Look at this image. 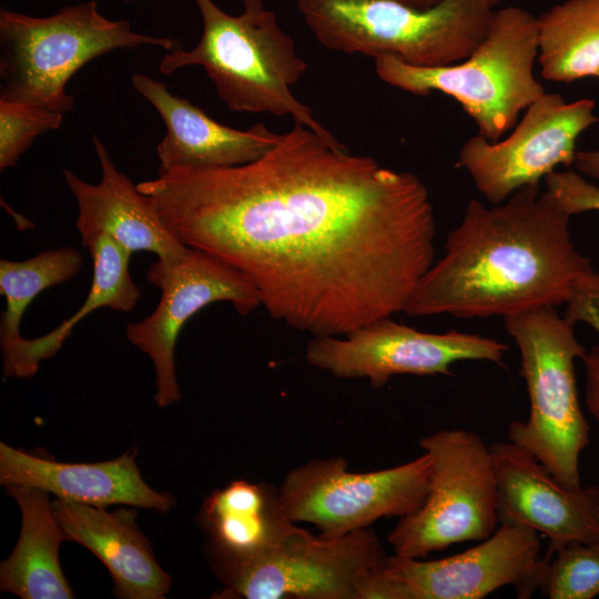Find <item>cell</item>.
<instances>
[{"instance_id":"obj_1","label":"cell","mask_w":599,"mask_h":599,"mask_svg":"<svg viewBox=\"0 0 599 599\" xmlns=\"http://www.w3.org/2000/svg\"><path fill=\"white\" fill-rule=\"evenodd\" d=\"M171 232L241 272L268 314L339 336L403 312L434 264L428 190L296 124L262 158L136 184Z\"/></svg>"},{"instance_id":"obj_2","label":"cell","mask_w":599,"mask_h":599,"mask_svg":"<svg viewBox=\"0 0 599 599\" xmlns=\"http://www.w3.org/2000/svg\"><path fill=\"white\" fill-rule=\"evenodd\" d=\"M570 216L539 184L491 207L469 201L444 256L419 280L403 313L488 318L566 305V318L599 334V271L576 250Z\"/></svg>"},{"instance_id":"obj_3","label":"cell","mask_w":599,"mask_h":599,"mask_svg":"<svg viewBox=\"0 0 599 599\" xmlns=\"http://www.w3.org/2000/svg\"><path fill=\"white\" fill-rule=\"evenodd\" d=\"M193 1L202 18L201 38L191 50L180 47L169 51L159 64L162 74L201 65L229 110L291 115L296 124L325 141L342 144L315 119L312 109L294 97L292 88L307 64L263 0H242L238 16L226 13L213 0Z\"/></svg>"},{"instance_id":"obj_4","label":"cell","mask_w":599,"mask_h":599,"mask_svg":"<svg viewBox=\"0 0 599 599\" xmlns=\"http://www.w3.org/2000/svg\"><path fill=\"white\" fill-rule=\"evenodd\" d=\"M537 18L526 9L494 11L481 42L460 62L436 68L410 65L394 55L375 58L377 77L415 95L433 91L454 98L478 134L498 141L546 91L535 78Z\"/></svg>"},{"instance_id":"obj_5","label":"cell","mask_w":599,"mask_h":599,"mask_svg":"<svg viewBox=\"0 0 599 599\" xmlns=\"http://www.w3.org/2000/svg\"><path fill=\"white\" fill-rule=\"evenodd\" d=\"M296 6L325 48L374 59L389 54L420 68L466 59L494 16L480 0H444L429 9L394 0H296Z\"/></svg>"},{"instance_id":"obj_6","label":"cell","mask_w":599,"mask_h":599,"mask_svg":"<svg viewBox=\"0 0 599 599\" xmlns=\"http://www.w3.org/2000/svg\"><path fill=\"white\" fill-rule=\"evenodd\" d=\"M181 43L169 37L134 32L128 20H110L90 0L48 17L0 10V99L71 112L67 92L72 75L95 58L119 49Z\"/></svg>"},{"instance_id":"obj_7","label":"cell","mask_w":599,"mask_h":599,"mask_svg":"<svg viewBox=\"0 0 599 599\" xmlns=\"http://www.w3.org/2000/svg\"><path fill=\"white\" fill-rule=\"evenodd\" d=\"M520 354L529 415L508 428V440L531 454L568 488H579V459L590 443V426L581 409L575 361L587 352L575 335V323L554 306H540L504 317Z\"/></svg>"},{"instance_id":"obj_8","label":"cell","mask_w":599,"mask_h":599,"mask_svg":"<svg viewBox=\"0 0 599 599\" xmlns=\"http://www.w3.org/2000/svg\"><path fill=\"white\" fill-rule=\"evenodd\" d=\"M419 447L432 460L423 505L399 518L387 540L394 555L420 559L455 544L488 538L499 522L498 488L490 446L475 432L443 429Z\"/></svg>"},{"instance_id":"obj_9","label":"cell","mask_w":599,"mask_h":599,"mask_svg":"<svg viewBox=\"0 0 599 599\" xmlns=\"http://www.w3.org/2000/svg\"><path fill=\"white\" fill-rule=\"evenodd\" d=\"M427 453L408 463L369 473H351L343 457L311 460L288 471L280 489L283 515L309 522L322 537L337 538L368 528L380 518L414 514L429 487Z\"/></svg>"},{"instance_id":"obj_10","label":"cell","mask_w":599,"mask_h":599,"mask_svg":"<svg viewBox=\"0 0 599 599\" xmlns=\"http://www.w3.org/2000/svg\"><path fill=\"white\" fill-rule=\"evenodd\" d=\"M387 558L368 528L326 538L294 524L267 551L219 569L225 586L213 597L356 599L363 579Z\"/></svg>"},{"instance_id":"obj_11","label":"cell","mask_w":599,"mask_h":599,"mask_svg":"<svg viewBox=\"0 0 599 599\" xmlns=\"http://www.w3.org/2000/svg\"><path fill=\"white\" fill-rule=\"evenodd\" d=\"M146 280L160 288L155 309L125 327L128 341L145 353L155 369L154 402L160 408L181 399L175 374V345L184 324L215 302H229L241 315L262 305L255 286L236 268L193 247L175 257L158 258Z\"/></svg>"},{"instance_id":"obj_12","label":"cell","mask_w":599,"mask_h":599,"mask_svg":"<svg viewBox=\"0 0 599 599\" xmlns=\"http://www.w3.org/2000/svg\"><path fill=\"white\" fill-rule=\"evenodd\" d=\"M508 346L502 342L458 331L426 333L378 318L339 336H313L305 358L339 378H366L380 388L395 375H451L461 361L502 365Z\"/></svg>"},{"instance_id":"obj_13","label":"cell","mask_w":599,"mask_h":599,"mask_svg":"<svg viewBox=\"0 0 599 599\" xmlns=\"http://www.w3.org/2000/svg\"><path fill=\"white\" fill-rule=\"evenodd\" d=\"M595 108L591 99L566 102L558 93L545 92L526 109L509 136L469 138L456 166L470 175L486 200L500 204L520 187L539 184L558 165L573 164L579 135L599 122Z\"/></svg>"},{"instance_id":"obj_14","label":"cell","mask_w":599,"mask_h":599,"mask_svg":"<svg viewBox=\"0 0 599 599\" xmlns=\"http://www.w3.org/2000/svg\"><path fill=\"white\" fill-rule=\"evenodd\" d=\"M552 556L548 549L540 555L536 530L500 524L466 551L436 560L393 555L384 570L399 599H481L507 586L527 599L539 590Z\"/></svg>"},{"instance_id":"obj_15","label":"cell","mask_w":599,"mask_h":599,"mask_svg":"<svg viewBox=\"0 0 599 599\" xmlns=\"http://www.w3.org/2000/svg\"><path fill=\"white\" fill-rule=\"evenodd\" d=\"M490 446L500 524L542 534L554 554L571 542L599 541V487L568 488L511 441Z\"/></svg>"},{"instance_id":"obj_16","label":"cell","mask_w":599,"mask_h":599,"mask_svg":"<svg viewBox=\"0 0 599 599\" xmlns=\"http://www.w3.org/2000/svg\"><path fill=\"white\" fill-rule=\"evenodd\" d=\"M131 83L154 106L165 125L166 133L156 145L159 173L175 167L242 165L265 155L280 140L281 134L263 123L247 130L223 125L146 74L134 73Z\"/></svg>"},{"instance_id":"obj_17","label":"cell","mask_w":599,"mask_h":599,"mask_svg":"<svg viewBox=\"0 0 599 599\" xmlns=\"http://www.w3.org/2000/svg\"><path fill=\"white\" fill-rule=\"evenodd\" d=\"M92 143L101 169L98 183H88L63 170L65 184L77 201L75 225L82 244L104 234L131 254L146 251L163 260L181 254L186 246L166 226L151 200L118 170L98 135L92 136Z\"/></svg>"},{"instance_id":"obj_18","label":"cell","mask_w":599,"mask_h":599,"mask_svg":"<svg viewBox=\"0 0 599 599\" xmlns=\"http://www.w3.org/2000/svg\"><path fill=\"white\" fill-rule=\"evenodd\" d=\"M136 455L133 449L106 461L70 464L0 443V484L37 487L57 498L95 507L129 505L169 511L174 497L146 485Z\"/></svg>"},{"instance_id":"obj_19","label":"cell","mask_w":599,"mask_h":599,"mask_svg":"<svg viewBox=\"0 0 599 599\" xmlns=\"http://www.w3.org/2000/svg\"><path fill=\"white\" fill-rule=\"evenodd\" d=\"M52 509L65 539L82 545L108 568L120 599H163L172 579L159 565L136 525L134 509L103 507L54 498Z\"/></svg>"},{"instance_id":"obj_20","label":"cell","mask_w":599,"mask_h":599,"mask_svg":"<svg viewBox=\"0 0 599 599\" xmlns=\"http://www.w3.org/2000/svg\"><path fill=\"white\" fill-rule=\"evenodd\" d=\"M202 522L219 569L262 555L295 524L283 515L278 490L244 479L214 490L205 499Z\"/></svg>"},{"instance_id":"obj_21","label":"cell","mask_w":599,"mask_h":599,"mask_svg":"<svg viewBox=\"0 0 599 599\" xmlns=\"http://www.w3.org/2000/svg\"><path fill=\"white\" fill-rule=\"evenodd\" d=\"M21 510V531L11 556L0 565V589L22 599H71L59 548L67 541L49 493L31 486L6 487Z\"/></svg>"},{"instance_id":"obj_22","label":"cell","mask_w":599,"mask_h":599,"mask_svg":"<svg viewBox=\"0 0 599 599\" xmlns=\"http://www.w3.org/2000/svg\"><path fill=\"white\" fill-rule=\"evenodd\" d=\"M85 246L93 261L91 287L82 305L68 319L48 334L21 338L3 355V374L8 377L33 376L42 359L54 356L74 326L87 315L101 307L131 312L141 298L133 282L129 264L131 253L108 235H99Z\"/></svg>"},{"instance_id":"obj_23","label":"cell","mask_w":599,"mask_h":599,"mask_svg":"<svg viewBox=\"0 0 599 599\" xmlns=\"http://www.w3.org/2000/svg\"><path fill=\"white\" fill-rule=\"evenodd\" d=\"M545 80L571 83L599 72V0H566L537 20Z\"/></svg>"},{"instance_id":"obj_24","label":"cell","mask_w":599,"mask_h":599,"mask_svg":"<svg viewBox=\"0 0 599 599\" xmlns=\"http://www.w3.org/2000/svg\"><path fill=\"white\" fill-rule=\"evenodd\" d=\"M82 264L81 253L71 246L44 251L26 261H0V293L6 301L0 319L2 354L22 338L20 324L31 302L41 292L72 280Z\"/></svg>"},{"instance_id":"obj_25","label":"cell","mask_w":599,"mask_h":599,"mask_svg":"<svg viewBox=\"0 0 599 599\" xmlns=\"http://www.w3.org/2000/svg\"><path fill=\"white\" fill-rule=\"evenodd\" d=\"M539 590L549 599L599 595V541L571 542L551 557Z\"/></svg>"},{"instance_id":"obj_26","label":"cell","mask_w":599,"mask_h":599,"mask_svg":"<svg viewBox=\"0 0 599 599\" xmlns=\"http://www.w3.org/2000/svg\"><path fill=\"white\" fill-rule=\"evenodd\" d=\"M63 113L43 105L0 99V170L14 166L41 134L59 130Z\"/></svg>"},{"instance_id":"obj_27","label":"cell","mask_w":599,"mask_h":599,"mask_svg":"<svg viewBox=\"0 0 599 599\" xmlns=\"http://www.w3.org/2000/svg\"><path fill=\"white\" fill-rule=\"evenodd\" d=\"M544 180L546 189L555 194L569 214L599 211V187L578 173L554 171Z\"/></svg>"},{"instance_id":"obj_28","label":"cell","mask_w":599,"mask_h":599,"mask_svg":"<svg viewBox=\"0 0 599 599\" xmlns=\"http://www.w3.org/2000/svg\"><path fill=\"white\" fill-rule=\"evenodd\" d=\"M585 369V402L589 414L599 425V346L587 351L580 358Z\"/></svg>"},{"instance_id":"obj_29","label":"cell","mask_w":599,"mask_h":599,"mask_svg":"<svg viewBox=\"0 0 599 599\" xmlns=\"http://www.w3.org/2000/svg\"><path fill=\"white\" fill-rule=\"evenodd\" d=\"M573 164L583 175L599 180V150L577 151Z\"/></svg>"},{"instance_id":"obj_30","label":"cell","mask_w":599,"mask_h":599,"mask_svg":"<svg viewBox=\"0 0 599 599\" xmlns=\"http://www.w3.org/2000/svg\"><path fill=\"white\" fill-rule=\"evenodd\" d=\"M394 1H398L400 3L407 4L416 9H429L439 4L444 0H394Z\"/></svg>"},{"instance_id":"obj_31","label":"cell","mask_w":599,"mask_h":599,"mask_svg":"<svg viewBox=\"0 0 599 599\" xmlns=\"http://www.w3.org/2000/svg\"><path fill=\"white\" fill-rule=\"evenodd\" d=\"M483 3H485L486 6L493 8L497 2H499L500 0H480Z\"/></svg>"},{"instance_id":"obj_32","label":"cell","mask_w":599,"mask_h":599,"mask_svg":"<svg viewBox=\"0 0 599 599\" xmlns=\"http://www.w3.org/2000/svg\"><path fill=\"white\" fill-rule=\"evenodd\" d=\"M596 78H598V79H599V72L597 73Z\"/></svg>"},{"instance_id":"obj_33","label":"cell","mask_w":599,"mask_h":599,"mask_svg":"<svg viewBox=\"0 0 599 599\" xmlns=\"http://www.w3.org/2000/svg\"><path fill=\"white\" fill-rule=\"evenodd\" d=\"M123 1H133V0H123Z\"/></svg>"}]
</instances>
